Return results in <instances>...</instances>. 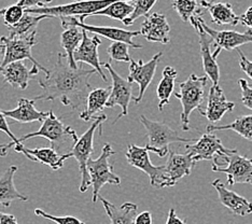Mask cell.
<instances>
[{
    "mask_svg": "<svg viewBox=\"0 0 252 224\" xmlns=\"http://www.w3.org/2000/svg\"><path fill=\"white\" fill-rule=\"evenodd\" d=\"M35 214L38 217L44 218V219H48L56 224H85L84 222L79 220L78 218L73 216H53L39 208L35 209Z\"/></svg>",
    "mask_w": 252,
    "mask_h": 224,
    "instance_id": "cell-39",
    "label": "cell"
},
{
    "mask_svg": "<svg viewBox=\"0 0 252 224\" xmlns=\"http://www.w3.org/2000/svg\"><path fill=\"white\" fill-rule=\"evenodd\" d=\"M141 36L149 42L167 44L170 41V26L164 14L152 13L142 22Z\"/></svg>",
    "mask_w": 252,
    "mask_h": 224,
    "instance_id": "cell-18",
    "label": "cell"
},
{
    "mask_svg": "<svg viewBox=\"0 0 252 224\" xmlns=\"http://www.w3.org/2000/svg\"><path fill=\"white\" fill-rule=\"evenodd\" d=\"M25 8L22 7L21 4L15 3L10 5V7L5 8L4 13L2 14L4 24L7 25V27L18 24L22 20V17L25 15Z\"/></svg>",
    "mask_w": 252,
    "mask_h": 224,
    "instance_id": "cell-38",
    "label": "cell"
},
{
    "mask_svg": "<svg viewBox=\"0 0 252 224\" xmlns=\"http://www.w3.org/2000/svg\"><path fill=\"white\" fill-rule=\"evenodd\" d=\"M44 19H49L47 15H37L25 13V15L22 17V20L13 26H9V34L11 36H27L28 33L36 31V26L40 22Z\"/></svg>",
    "mask_w": 252,
    "mask_h": 224,
    "instance_id": "cell-33",
    "label": "cell"
},
{
    "mask_svg": "<svg viewBox=\"0 0 252 224\" xmlns=\"http://www.w3.org/2000/svg\"><path fill=\"white\" fill-rule=\"evenodd\" d=\"M52 2V0H19V4L25 9L30 8H39V7H45L49 3Z\"/></svg>",
    "mask_w": 252,
    "mask_h": 224,
    "instance_id": "cell-42",
    "label": "cell"
},
{
    "mask_svg": "<svg viewBox=\"0 0 252 224\" xmlns=\"http://www.w3.org/2000/svg\"><path fill=\"white\" fill-rule=\"evenodd\" d=\"M114 1L117 0H78L71 3L54 5V7L45 5V7L25 9V12L36 15H47L49 19L53 16H79V21L84 22L87 17H91Z\"/></svg>",
    "mask_w": 252,
    "mask_h": 224,
    "instance_id": "cell-7",
    "label": "cell"
},
{
    "mask_svg": "<svg viewBox=\"0 0 252 224\" xmlns=\"http://www.w3.org/2000/svg\"><path fill=\"white\" fill-rule=\"evenodd\" d=\"M114 150L112 147L106 143L102 147L101 154L98 159H90L88 162V170L91 176L92 187H93V195H92V202L96 203L99 198L100 189L107 183L113 186L121 185V178H120L113 170V166L109 162L111 155H113Z\"/></svg>",
    "mask_w": 252,
    "mask_h": 224,
    "instance_id": "cell-8",
    "label": "cell"
},
{
    "mask_svg": "<svg viewBox=\"0 0 252 224\" xmlns=\"http://www.w3.org/2000/svg\"><path fill=\"white\" fill-rule=\"evenodd\" d=\"M5 118H7V117L4 116V113L2 112V110H0V131H3V133L11 139L10 143H5V145H0V157H2V158L8 154V152H9L11 148L16 146V145H19V141H18L19 138H16L12 131L10 130L8 122H7V120H5Z\"/></svg>",
    "mask_w": 252,
    "mask_h": 224,
    "instance_id": "cell-37",
    "label": "cell"
},
{
    "mask_svg": "<svg viewBox=\"0 0 252 224\" xmlns=\"http://www.w3.org/2000/svg\"><path fill=\"white\" fill-rule=\"evenodd\" d=\"M134 0H117L92 16H106L109 19L124 22L134 12Z\"/></svg>",
    "mask_w": 252,
    "mask_h": 224,
    "instance_id": "cell-32",
    "label": "cell"
},
{
    "mask_svg": "<svg viewBox=\"0 0 252 224\" xmlns=\"http://www.w3.org/2000/svg\"><path fill=\"white\" fill-rule=\"evenodd\" d=\"M135 224H152V215L150 211H142L137 215Z\"/></svg>",
    "mask_w": 252,
    "mask_h": 224,
    "instance_id": "cell-44",
    "label": "cell"
},
{
    "mask_svg": "<svg viewBox=\"0 0 252 224\" xmlns=\"http://www.w3.org/2000/svg\"><path fill=\"white\" fill-rule=\"evenodd\" d=\"M207 76L190 74L186 81L179 83V92H175V96L181 102L182 111L180 114L182 129L188 131L191 129L190 116L194 110H202V103L205 98V86L207 85Z\"/></svg>",
    "mask_w": 252,
    "mask_h": 224,
    "instance_id": "cell-2",
    "label": "cell"
},
{
    "mask_svg": "<svg viewBox=\"0 0 252 224\" xmlns=\"http://www.w3.org/2000/svg\"><path fill=\"white\" fill-rule=\"evenodd\" d=\"M110 93L111 88H99L92 90L88 96L85 109L80 113V119L88 122V121L94 119V116L97 112L104 111V109L107 108V101L109 99V96H110Z\"/></svg>",
    "mask_w": 252,
    "mask_h": 224,
    "instance_id": "cell-28",
    "label": "cell"
},
{
    "mask_svg": "<svg viewBox=\"0 0 252 224\" xmlns=\"http://www.w3.org/2000/svg\"><path fill=\"white\" fill-rule=\"evenodd\" d=\"M200 23L209 36L214 39L215 52L214 56L218 57L222 50L233 51L236 50L244 44L252 43V31L248 30L245 32H238L235 31H216L214 28H210L204 19L200 16Z\"/></svg>",
    "mask_w": 252,
    "mask_h": 224,
    "instance_id": "cell-16",
    "label": "cell"
},
{
    "mask_svg": "<svg viewBox=\"0 0 252 224\" xmlns=\"http://www.w3.org/2000/svg\"><path fill=\"white\" fill-rule=\"evenodd\" d=\"M45 138L51 143V147L54 148L55 150H62L65 148L72 149L74 143L77 142L79 137L76 131H74L70 126H67L62 122L61 119L57 118L54 112L49 111L48 117L42 121V125L37 131L28 133L20 137L18 141L19 145L26 140L32 139V138Z\"/></svg>",
    "mask_w": 252,
    "mask_h": 224,
    "instance_id": "cell-3",
    "label": "cell"
},
{
    "mask_svg": "<svg viewBox=\"0 0 252 224\" xmlns=\"http://www.w3.org/2000/svg\"><path fill=\"white\" fill-rule=\"evenodd\" d=\"M0 74L3 77L4 83H9L13 88L21 90L27 89L28 81L32 77L31 70L22 61L10 63L0 70Z\"/></svg>",
    "mask_w": 252,
    "mask_h": 224,
    "instance_id": "cell-27",
    "label": "cell"
},
{
    "mask_svg": "<svg viewBox=\"0 0 252 224\" xmlns=\"http://www.w3.org/2000/svg\"><path fill=\"white\" fill-rule=\"evenodd\" d=\"M134 12L131 13L129 17H127L123 24L125 26H130L134 24L136 20H138L141 16H148L150 10L154 7V4L158 2V0H134Z\"/></svg>",
    "mask_w": 252,
    "mask_h": 224,
    "instance_id": "cell-35",
    "label": "cell"
},
{
    "mask_svg": "<svg viewBox=\"0 0 252 224\" xmlns=\"http://www.w3.org/2000/svg\"><path fill=\"white\" fill-rule=\"evenodd\" d=\"M16 171H18L16 166H10L0 177V205H2L5 208L14 200H22V202L28 200V197L20 193L15 188L14 175Z\"/></svg>",
    "mask_w": 252,
    "mask_h": 224,
    "instance_id": "cell-26",
    "label": "cell"
},
{
    "mask_svg": "<svg viewBox=\"0 0 252 224\" xmlns=\"http://www.w3.org/2000/svg\"><path fill=\"white\" fill-rule=\"evenodd\" d=\"M235 108V103L228 101L224 95V92L220 88L219 84L211 86L209 90L207 107L204 110L199 111V113L207 118L208 121L213 123L219 122L226 112L233 111Z\"/></svg>",
    "mask_w": 252,
    "mask_h": 224,
    "instance_id": "cell-21",
    "label": "cell"
},
{
    "mask_svg": "<svg viewBox=\"0 0 252 224\" xmlns=\"http://www.w3.org/2000/svg\"><path fill=\"white\" fill-rule=\"evenodd\" d=\"M4 10H5V8H4V9H1V10H0V15H2V14L4 13Z\"/></svg>",
    "mask_w": 252,
    "mask_h": 224,
    "instance_id": "cell-47",
    "label": "cell"
},
{
    "mask_svg": "<svg viewBox=\"0 0 252 224\" xmlns=\"http://www.w3.org/2000/svg\"><path fill=\"white\" fill-rule=\"evenodd\" d=\"M0 224H19L18 219L13 215L0 212Z\"/></svg>",
    "mask_w": 252,
    "mask_h": 224,
    "instance_id": "cell-46",
    "label": "cell"
},
{
    "mask_svg": "<svg viewBox=\"0 0 252 224\" xmlns=\"http://www.w3.org/2000/svg\"><path fill=\"white\" fill-rule=\"evenodd\" d=\"M14 151L24 153L27 159L33 162H38L42 165H47L53 170H59L64 166L65 160H63L62 154L57 152L54 148H36L28 149L22 145H16L13 147Z\"/></svg>",
    "mask_w": 252,
    "mask_h": 224,
    "instance_id": "cell-22",
    "label": "cell"
},
{
    "mask_svg": "<svg viewBox=\"0 0 252 224\" xmlns=\"http://www.w3.org/2000/svg\"><path fill=\"white\" fill-rule=\"evenodd\" d=\"M168 160L162 166L161 176L156 189L174 187L183 177L191 175L193 166L195 165L191 155L188 152L185 154L169 151Z\"/></svg>",
    "mask_w": 252,
    "mask_h": 224,
    "instance_id": "cell-10",
    "label": "cell"
},
{
    "mask_svg": "<svg viewBox=\"0 0 252 224\" xmlns=\"http://www.w3.org/2000/svg\"><path fill=\"white\" fill-rule=\"evenodd\" d=\"M96 72L95 69L87 70L82 66L71 68L68 65L66 55L59 53L55 65L49 70V73L43 79L38 78L42 92L32 99L35 101L60 99L64 106L79 110L85 106L88 96L93 90L90 84V78Z\"/></svg>",
    "mask_w": 252,
    "mask_h": 224,
    "instance_id": "cell-1",
    "label": "cell"
},
{
    "mask_svg": "<svg viewBox=\"0 0 252 224\" xmlns=\"http://www.w3.org/2000/svg\"><path fill=\"white\" fill-rule=\"evenodd\" d=\"M162 56V52H158V53H157L147 63H144L141 60H131V62L129 63V74L127 80L130 83L135 82L139 85L138 96L133 98L135 103H139L142 100V98H144V95L146 93V91L148 90L149 85L152 82L158 65L159 61H161Z\"/></svg>",
    "mask_w": 252,
    "mask_h": 224,
    "instance_id": "cell-15",
    "label": "cell"
},
{
    "mask_svg": "<svg viewBox=\"0 0 252 224\" xmlns=\"http://www.w3.org/2000/svg\"><path fill=\"white\" fill-rule=\"evenodd\" d=\"M99 199L110 219V224H135L138 212V206L136 204L127 202L119 207L101 196H99Z\"/></svg>",
    "mask_w": 252,
    "mask_h": 224,
    "instance_id": "cell-25",
    "label": "cell"
},
{
    "mask_svg": "<svg viewBox=\"0 0 252 224\" xmlns=\"http://www.w3.org/2000/svg\"><path fill=\"white\" fill-rule=\"evenodd\" d=\"M104 66L109 71V73H110L112 80L111 93L110 96H109L106 107L113 108L118 106L121 108V113L119 114L113 122V124H116L120 119L126 116L128 112V105L130 100L134 98L133 88H131V83L128 80H124L116 70H114L112 66L110 65V63H106Z\"/></svg>",
    "mask_w": 252,
    "mask_h": 224,
    "instance_id": "cell-14",
    "label": "cell"
},
{
    "mask_svg": "<svg viewBox=\"0 0 252 224\" xmlns=\"http://www.w3.org/2000/svg\"><path fill=\"white\" fill-rule=\"evenodd\" d=\"M106 120V114H101L99 117H96L89 129L81 137H79V139L74 143L71 150L68 151L67 153L62 154V158L64 160L70 158H73L78 160L80 172H81V185H80V192L81 193L87 192L89 187L92 185L91 176L88 170V162L91 159V155L94 152L93 142L95 131L97 128H102V124H104Z\"/></svg>",
    "mask_w": 252,
    "mask_h": 224,
    "instance_id": "cell-4",
    "label": "cell"
},
{
    "mask_svg": "<svg viewBox=\"0 0 252 224\" xmlns=\"http://www.w3.org/2000/svg\"><path fill=\"white\" fill-rule=\"evenodd\" d=\"M165 224H187V220H182L177 216L176 210L174 208H170L167 215V220Z\"/></svg>",
    "mask_w": 252,
    "mask_h": 224,
    "instance_id": "cell-43",
    "label": "cell"
},
{
    "mask_svg": "<svg viewBox=\"0 0 252 224\" xmlns=\"http://www.w3.org/2000/svg\"><path fill=\"white\" fill-rule=\"evenodd\" d=\"M213 171L222 172L227 177V185L248 183L252 186V159L234 152L214 160Z\"/></svg>",
    "mask_w": 252,
    "mask_h": 224,
    "instance_id": "cell-9",
    "label": "cell"
},
{
    "mask_svg": "<svg viewBox=\"0 0 252 224\" xmlns=\"http://www.w3.org/2000/svg\"><path fill=\"white\" fill-rule=\"evenodd\" d=\"M186 150L191 155L195 164L199 160H214L217 158L236 152V150L225 148L219 138L209 131L198 138L197 140L191 142V145L188 143Z\"/></svg>",
    "mask_w": 252,
    "mask_h": 224,
    "instance_id": "cell-12",
    "label": "cell"
},
{
    "mask_svg": "<svg viewBox=\"0 0 252 224\" xmlns=\"http://www.w3.org/2000/svg\"><path fill=\"white\" fill-rule=\"evenodd\" d=\"M177 74H178V72H177L174 67L166 66L164 68L162 79L157 89L159 111H163L164 107L169 103L170 96L175 91V82Z\"/></svg>",
    "mask_w": 252,
    "mask_h": 224,
    "instance_id": "cell-30",
    "label": "cell"
},
{
    "mask_svg": "<svg viewBox=\"0 0 252 224\" xmlns=\"http://www.w3.org/2000/svg\"><path fill=\"white\" fill-rule=\"evenodd\" d=\"M199 3L202 5L203 9H206L208 11L211 16V21L217 25L236 26L240 22L239 16L235 14L233 11V7L231 3L207 1V0H200Z\"/></svg>",
    "mask_w": 252,
    "mask_h": 224,
    "instance_id": "cell-24",
    "label": "cell"
},
{
    "mask_svg": "<svg viewBox=\"0 0 252 224\" xmlns=\"http://www.w3.org/2000/svg\"><path fill=\"white\" fill-rule=\"evenodd\" d=\"M62 22V27L66 30L68 27L78 26L82 30L87 31L89 32H92L94 34H98V36H102L111 41H123L129 44L130 48L134 49H142V45L135 43L133 41L134 37L140 36V31H127L123 30V28H116V27H102V26H93L88 25L84 22L77 21V17L74 16H63L60 17Z\"/></svg>",
    "mask_w": 252,
    "mask_h": 224,
    "instance_id": "cell-11",
    "label": "cell"
},
{
    "mask_svg": "<svg viewBox=\"0 0 252 224\" xmlns=\"http://www.w3.org/2000/svg\"><path fill=\"white\" fill-rule=\"evenodd\" d=\"M147 147H138L135 145H129L126 151V160L130 166L144 171L150 178V183L153 188H156L159 176H161L162 166H154L150 160V155Z\"/></svg>",
    "mask_w": 252,
    "mask_h": 224,
    "instance_id": "cell-19",
    "label": "cell"
},
{
    "mask_svg": "<svg viewBox=\"0 0 252 224\" xmlns=\"http://www.w3.org/2000/svg\"><path fill=\"white\" fill-rule=\"evenodd\" d=\"M0 50L2 51V59L0 61V70L7 66L10 63L28 60L32 63L33 66H37L44 74H48L49 70L33 59L32 55V50L38 43L37 32L28 33L27 36H3L0 38Z\"/></svg>",
    "mask_w": 252,
    "mask_h": 224,
    "instance_id": "cell-6",
    "label": "cell"
},
{
    "mask_svg": "<svg viewBox=\"0 0 252 224\" xmlns=\"http://www.w3.org/2000/svg\"><path fill=\"white\" fill-rule=\"evenodd\" d=\"M206 129L209 133L217 130H234L244 139L252 142V114L238 117L232 123L226 125H208Z\"/></svg>",
    "mask_w": 252,
    "mask_h": 224,
    "instance_id": "cell-31",
    "label": "cell"
},
{
    "mask_svg": "<svg viewBox=\"0 0 252 224\" xmlns=\"http://www.w3.org/2000/svg\"><path fill=\"white\" fill-rule=\"evenodd\" d=\"M139 120L144 125L148 137V145L146 146L150 152L158 154V158H164L169 153L168 147L171 143L185 142L191 143L195 141L193 138L181 137L175 129L165 122L149 120L145 116H140Z\"/></svg>",
    "mask_w": 252,
    "mask_h": 224,
    "instance_id": "cell-5",
    "label": "cell"
},
{
    "mask_svg": "<svg viewBox=\"0 0 252 224\" xmlns=\"http://www.w3.org/2000/svg\"><path fill=\"white\" fill-rule=\"evenodd\" d=\"M129 44L123 41H112L107 49V54L109 59L114 62H124L130 63L131 59L128 53Z\"/></svg>",
    "mask_w": 252,
    "mask_h": 224,
    "instance_id": "cell-36",
    "label": "cell"
},
{
    "mask_svg": "<svg viewBox=\"0 0 252 224\" xmlns=\"http://www.w3.org/2000/svg\"><path fill=\"white\" fill-rule=\"evenodd\" d=\"M238 85L240 86V90H242L243 105L252 110V88L245 79H239Z\"/></svg>",
    "mask_w": 252,
    "mask_h": 224,
    "instance_id": "cell-40",
    "label": "cell"
},
{
    "mask_svg": "<svg viewBox=\"0 0 252 224\" xmlns=\"http://www.w3.org/2000/svg\"><path fill=\"white\" fill-rule=\"evenodd\" d=\"M237 53L239 55V66H240V69L247 74V76L252 79V62L249 61L247 57H246L243 53V51L240 50L239 48L236 49Z\"/></svg>",
    "mask_w": 252,
    "mask_h": 224,
    "instance_id": "cell-41",
    "label": "cell"
},
{
    "mask_svg": "<svg viewBox=\"0 0 252 224\" xmlns=\"http://www.w3.org/2000/svg\"><path fill=\"white\" fill-rule=\"evenodd\" d=\"M4 116L14 120L18 123H32V122H42L48 117V112L39 111L35 107V100L20 98L18 101V107L13 110H2Z\"/></svg>",
    "mask_w": 252,
    "mask_h": 224,
    "instance_id": "cell-23",
    "label": "cell"
},
{
    "mask_svg": "<svg viewBox=\"0 0 252 224\" xmlns=\"http://www.w3.org/2000/svg\"><path fill=\"white\" fill-rule=\"evenodd\" d=\"M83 31V37L82 41L80 43L78 49L74 52V61L77 63H81V64H88L93 67V69L99 74L100 78L104 80L105 82L108 81L107 76L104 72V69L101 67V63L99 61L98 55V48L101 43L100 39L96 36L90 37L89 32Z\"/></svg>",
    "mask_w": 252,
    "mask_h": 224,
    "instance_id": "cell-17",
    "label": "cell"
},
{
    "mask_svg": "<svg viewBox=\"0 0 252 224\" xmlns=\"http://www.w3.org/2000/svg\"><path fill=\"white\" fill-rule=\"evenodd\" d=\"M203 14H198L193 16L190 20L191 25L196 31L199 39V48H200V57H202L203 68L210 81L214 85L219 84L220 80V69L219 65L217 63V59L214 56V53L211 52V45L214 44V39L206 32L204 27L200 23V16Z\"/></svg>",
    "mask_w": 252,
    "mask_h": 224,
    "instance_id": "cell-13",
    "label": "cell"
},
{
    "mask_svg": "<svg viewBox=\"0 0 252 224\" xmlns=\"http://www.w3.org/2000/svg\"><path fill=\"white\" fill-rule=\"evenodd\" d=\"M83 31L78 26L68 27L61 34V45L66 52V60L68 65L76 69L77 62L74 61V52L82 41Z\"/></svg>",
    "mask_w": 252,
    "mask_h": 224,
    "instance_id": "cell-29",
    "label": "cell"
},
{
    "mask_svg": "<svg viewBox=\"0 0 252 224\" xmlns=\"http://www.w3.org/2000/svg\"><path fill=\"white\" fill-rule=\"evenodd\" d=\"M74 1H77V0H74Z\"/></svg>",
    "mask_w": 252,
    "mask_h": 224,
    "instance_id": "cell-48",
    "label": "cell"
},
{
    "mask_svg": "<svg viewBox=\"0 0 252 224\" xmlns=\"http://www.w3.org/2000/svg\"><path fill=\"white\" fill-rule=\"evenodd\" d=\"M211 185L216 189L220 203L226 207L233 215L246 217L252 214V203L249 202L247 198L228 190L220 179L215 180Z\"/></svg>",
    "mask_w": 252,
    "mask_h": 224,
    "instance_id": "cell-20",
    "label": "cell"
},
{
    "mask_svg": "<svg viewBox=\"0 0 252 224\" xmlns=\"http://www.w3.org/2000/svg\"><path fill=\"white\" fill-rule=\"evenodd\" d=\"M240 23H243L245 26H247L249 30L252 31V5L247 9L244 14L239 16Z\"/></svg>",
    "mask_w": 252,
    "mask_h": 224,
    "instance_id": "cell-45",
    "label": "cell"
},
{
    "mask_svg": "<svg viewBox=\"0 0 252 224\" xmlns=\"http://www.w3.org/2000/svg\"><path fill=\"white\" fill-rule=\"evenodd\" d=\"M171 5L183 22H190L193 16L203 14L202 5L197 0H174Z\"/></svg>",
    "mask_w": 252,
    "mask_h": 224,
    "instance_id": "cell-34",
    "label": "cell"
}]
</instances>
